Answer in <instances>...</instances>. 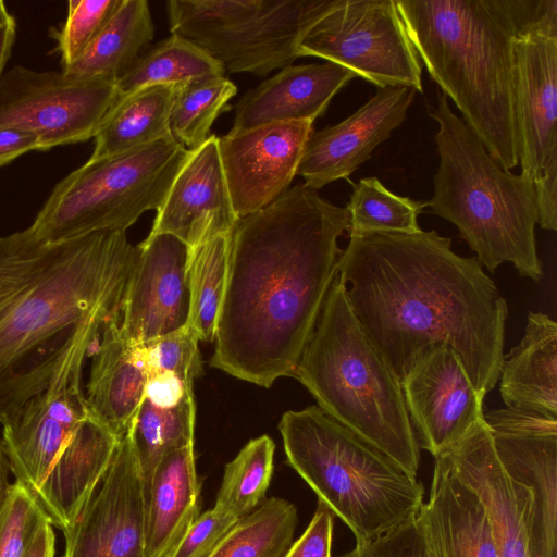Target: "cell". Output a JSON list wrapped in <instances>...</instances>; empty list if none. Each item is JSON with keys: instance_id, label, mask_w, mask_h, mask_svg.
<instances>
[{"instance_id": "cell-1", "label": "cell", "mask_w": 557, "mask_h": 557, "mask_svg": "<svg viewBox=\"0 0 557 557\" xmlns=\"http://www.w3.org/2000/svg\"><path fill=\"white\" fill-rule=\"evenodd\" d=\"M338 275L361 329L401 383L445 344L484 395L499 380L507 301L474 257L436 231L349 233Z\"/></svg>"}, {"instance_id": "cell-2", "label": "cell", "mask_w": 557, "mask_h": 557, "mask_svg": "<svg viewBox=\"0 0 557 557\" xmlns=\"http://www.w3.org/2000/svg\"><path fill=\"white\" fill-rule=\"evenodd\" d=\"M349 221L346 207L304 183L237 221L212 367L262 387L293 376L338 273L337 239Z\"/></svg>"}, {"instance_id": "cell-3", "label": "cell", "mask_w": 557, "mask_h": 557, "mask_svg": "<svg viewBox=\"0 0 557 557\" xmlns=\"http://www.w3.org/2000/svg\"><path fill=\"white\" fill-rule=\"evenodd\" d=\"M138 255L126 232L0 237V423L50 383L77 334L121 309Z\"/></svg>"}, {"instance_id": "cell-4", "label": "cell", "mask_w": 557, "mask_h": 557, "mask_svg": "<svg viewBox=\"0 0 557 557\" xmlns=\"http://www.w3.org/2000/svg\"><path fill=\"white\" fill-rule=\"evenodd\" d=\"M407 35L443 94L497 163L519 164L513 0H395Z\"/></svg>"}, {"instance_id": "cell-5", "label": "cell", "mask_w": 557, "mask_h": 557, "mask_svg": "<svg viewBox=\"0 0 557 557\" xmlns=\"http://www.w3.org/2000/svg\"><path fill=\"white\" fill-rule=\"evenodd\" d=\"M429 115L437 123L440 162L428 207L457 226L490 272L510 262L520 275L539 282L543 268L536 251L539 210L532 182L502 168L453 112L443 92L437 91Z\"/></svg>"}, {"instance_id": "cell-6", "label": "cell", "mask_w": 557, "mask_h": 557, "mask_svg": "<svg viewBox=\"0 0 557 557\" xmlns=\"http://www.w3.org/2000/svg\"><path fill=\"white\" fill-rule=\"evenodd\" d=\"M293 376L323 411L417 478L420 445L400 382L361 329L338 273Z\"/></svg>"}, {"instance_id": "cell-7", "label": "cell", "mask_w": 557, "mask_h": 557, "mask_svg": "<svg viewBox=\"0 0 557 557\" xmlns=\"http://www.w3.org/2000/svg\"><path fill=\"white\" fill-rule=\"evenodd\" d=\"M278 430L288 463L356 541L394 527L423 505L417 478L319 406L285 412Z\"/></svg>"}, {"instance_id": "cell-8", "label": "cell", "mask_w": 557, "mask_h": 557, "mask_svg": "<svg viewBox=\"0 0 557 557\" xmlns=\"http://www.w3.org/2000/svg\"><path fill=\"white\" fill-rule=\"evenodd\" d=\"M188 152L166 136L123 153L89 158L54 186L28 228L44 243L126 232L141 214L158 210Z\"/></svg>"}, {"instance_id": "cell-9", "label": "cell", "mask_w": 557, "mask_h": 557, "mask_svg": "<svg viewBox=\"0 0 557 557\" xmlns=\"http://www.w3.org/2000/svg\"><path fill=\"white\" fill-rule=\"evenodd\" d=\"M344 0H170L172 34L199 46L225 71L265 77L300 58L309 30Z\"/></svg>"}, {"instance_id": "cell-10", "label": "cell", "mask_w": 557, "mask_h": 557, "mask_svg": "<svg viewBox=\"0 0 557 557\" xmlns=\"http://www.w3.org/2000/svg\"><path fill=\"white\" fill-rule=\"evenodd\" d=\"M300 57L339 64L377 88L422 92V64L395 0H344L300 44Z\"/></svg>"}, {"instance_id": "cell-11", "label": "cell", "mask_w": 557, "mask_h": 557, "mask_svg": "<svg viewBox=\"0 0 557 557\" xmlns=\"http://www.w3.org/2000/svg\"><path fill=\"white\" fill-rule=\"evenodd\" d=\"M119 98L112 77L78 78L63 70L15 65L0 77V127L36 135L42 151L94 138Z\"/></svg>"}, {"instance_id": "cell-12", "label": "cell", "mask_w": 557, "mask_h": 557, "mask_svg": "<svg viewBox=\"0 0 557 557\" xmlns=\"http://www.w3.org/2000/svg\"><path fill=\"white\" fill-rule=\"evenodd\" d=\"M102 325H84L47 387L2 425L11 473L34 498L63 446L90 414L82 387L83 366Z\"/></svg>"}, {"instance_id": "cell-13", "label": "cell", "mask_w": 557, "mask_h": 557, "mask_svg": "<svg viewBox=\"0 0 557 557\" xmlns=\"http://www.w3.org/2000/svg\"><path fill=\"white\" fill-rule=\"evenodd\" d=\"M515 61L521 174L534 186L540 226L556 231L557 37H517Z\"/></svg>"}, {"instance_id": "cell-14", "label": "cell", "mask_w": 557, "mask_h": 557, "mask_svg": "<svg viewBox=\"0 0 557 557\" xmlns=\"http://www.w3.org/2000/svg\"><path fill=\"white\" fill-rule=\"evenodd\" d=\"M484 421L503 468L529 490V557H557V419L505 408Z\"/></svg>"}, {"instance_id": "cell-15", "label": "cell", "mask_w": 557, "mask_h": 557, "mask_svg": "<svg viewBox=\"0 0 557 557\" xmlns=\"http://www.w3.org/2000/svg\"><path fill=\"white\" fill-rule=\"evenodd\" d=\"M147 506L126 433L76 521L63 532V557H146Z\"/></svg>"}, {"instance_id": "cell-16", "label": "cell", "mask_w": 557, "mask_h": 557, "mask_svg": "<svg viewBox=\"0 0 557 557\" xmlns=\"http://www.w3.org/2000/svg\"><path fill=\"white\" fill-rule=\"evenodd\" d=\"M400 385L419 445L434 457L484 422L485 395L448 345L423 350Z\"/></svg>"}, {"instance_id": "cell-17", "label": "cell", "mask_w": 557, "mask_h": 557, "mask_svg": "<svg viewBox=\"0 0 557 557\" xmlns=\"http://www.w3.org/2000/svg\"><path fill=\"white\" fill-rule=\"evenodd\" d=\"M313 123H272L218 137L219 152L238 219L281 197L297 175Z\"/></svg>"}, {"instance_id": "cell-18", "label": "cell", "mask_w": 557, "mask_h": 557, "mask_svg": "<svg viewBox=\"0 0 557 557\" xmlns=\"http://www.w3.org/2000/svg\"><path fill=\"white\" fill-rule=\"evenodd\" d=\"M120 309V325L135 344L175 332L189 322V248L170 234L137 245Z\"/></svg>"}, {"instance_id": "cell-19", "label": "cell", "mask_w": 557, "mask_h": 557, "mask_svg": "<svg viewBox=\"0 0 557 557\" xmlns=\"http://www.w3.org/2000/svg\"><path fill=\"white\" fill-rule=\"evenodd\" d=\"M416 92L408 86L377 88L347 119L313 132L297 170L304 184L318 191L352 174L401 125Z\"/></svg>"}, {"instance_id": "cell-20", "label": "cell", "mask_w": 557, "mask_h": 557, "mask_svg": "<svg viewBox=\"0 0 557 557\" xmlns=\"http://www.w3.org/2000/svg\"><path fill=\"white\" fill-rule=\"evenodd\" d=\"M216 135L190 150L157 210L149 235L170 234L189 249L216 234L232 233L237 221Z\"/></svg>"}, {"instance_id": "cell-21", "label": "cell", "mask_w": 557, "mask_h": 557, "mask_svg": "<svg viewBox=\"0 0 557 557\" xmlns=\"http://www.w3.org/2000/svg\"><path fill=\"white\" fill-rule=\"evenodd\" d=\"M458 475L481 499L499 557H529V490L503 468L485 421L445 450Z\"/></svg>"}, {"instance_id": "cell-22", "label": "cell", "mask_w": 557, "mask_h": 557, "mask_svg": "<svg viewBox=\"0 0 557 557\" xmlns=\"http://www.w3.org/2000/svg\"><path fill=\"white\" fill-rule=\"evenodd\" d=\"M429 500L417 513L430 557H499L479 496L455 473L446 454L434 457Z\"/></svg>"}, {"instance_id": "cell-23", "label": "cell", "mask_w": 557, "mask_h": 557, "mask_svg": "<svg viewBox=\"0 0 557 557\" xmlns=\"http://www.w3.org/2000/svg\"><path fill=\"white\" fill-rule=\"evenodd\" d=\"M355 77V73L333 62L285 66L242 96L231 131L282 122L313 123Z\"/></svg>"}, {"instance_id": "cell-24", "label": "cell", "mask_w": 557, "mask_h": 557, "mask_svg": "<svg viewBox=\"0 0 557 557\" xmlns=\"http://www.w3.org/2000/svg\"><path fill=\"white\" fill-rule=\"evenodd\" d=\"M120 438L91 414L53 461L35 500L51 525L65 532L104 475Z\"/></svg>"}, {"instance_id": "cell-25", "label": "cell", "mask_w": 557, "mask_h": 557, "mask_svg": "<svg viewBox=\"0 0 557 557\" xmlns=\"http://www.w3.org/2000/svg\"><path fill=\"white\" fill-rule=\"evenodd\" d=\"M147 380L139 346L123 333L119 312L102 325L92 357L85 393L90 414L121 438L144 399Z\"/></svg>"}, {"instance_id": "cell-26", "label": "cell", "mask_w": 557, "mask_h": 557, "mask_svg": "<svg viewBox=\"0 0 557 557\" xmlns=\"http://www.w3.org/2000/svg\"><path fill=\"white\" fill-rule=\"evenodd\" d=\"M500 396L507 408L557 419V324L529 312L524 335L500 367Z\"/></svg>"}, {"instance_id": "cell-27", "label": "cell", "mask_w": 557, "mask_h": 557, "mask_svg": "<svg viewBox=\"0 0 557 557\" xmlns=\"http://www.w3.org/2000/svg\"><path fill=\"white\" fill-rule=\"evenodd\" d=\"M194 445L166 454L146 500V557H166L199 513Z\"/></svg>"}, {"instance_id": "cell-28", "label": "cell", "mask_w": 557, "mask_h": 557, "mask_svg": "<svg viewBox=\"0 0 557 557\" xmlns=\"http://www.w3.org/2000/svg\"><path fill=\"white\" fill-rule=\"evenodd\" d=\"M178 86H147L119 97L94 136L90 159L123 153L172 136L170 115Z\"/></svg>"}, {"instance_id": "cell-29", "label": "cell", "mask_w": 557, "mask_h": 557, "mask_svg": "<svg viewBox=\"0 0 557 557\" xmlns=\"http://www.w3.org/2000/svg\"><path fill=\"white\" fill-rule=\"evenodd\" d=\"M154 25L146 0H121L86 51L63 71L74 77L119 79L152 41Z\"/></svg>"}, {"instance_id": "cell-30", "label": "cell", "mask_w": 557, "mask_h": 557, "mask_svg": "<svg viewBox=\"0 0 557 557\" xmlns=\"http://www.w3.org/2000/svg\"><path fill=\"white\" fill-rule=\"evenodd\" d=\"M224 73V66L203 49L171 33L139 55L116 84L122 97L147 86L181 85Z\"/></svg>"}, {"instance_id": "cell-31", "label": "cell", "mask_w": 557, "mask_h": 557, "mask_svg": "<svg viewBox=\"0 0 557 557\" xmlns=\"http://www.w3.org/2000/svg\"><path fill=\"white\" fill-rule=\"evenodd\" d=\"M196 407L194 399L175 408H159L145 398L127 434L131 437L147 500L152 475L169 453L194 445Z\"/></svg>"}, {"instance_id": "cell-32", "label": "cell", "mask_w": 557, "mask_h": 557, "mask_svg": "<svg viewBox=\"0 0 557 557\" xmlns=\"http://www.w3.org/2000/svg\"><path fill=\"white\" fill-rule=\"evenodd\" d=\"M231 234H216L189 249L190 313L188 325L199 341L212 342L215 338L226 289Z\"/></svg>"}, {"instance_id": "cell-33", "label": "cell", "mask_w": 557, "mask_h": 557, "mask_svg": "<svg viewBox=\"0 0 557 557\" xmlns=\"http://www.w3.org/2000/svg\"><path fill=\"white\" fill-rule=\"evenodd\" d=\"M296 507L271 497L239 518L207 557H284L293 544Z\"/></svg>"}, {"instance_id": "cell-34", "label": "cell", "mask_w": 557, "mask_h": 557, "mask_svg": "<svg viewBox=\"0 0 557 557\" xmlns=\"http://www.w3.org/2000/svg\"><path fill=\"white\" fill-rule=\"evenodd\" d=\"M236 92V85L225 76L181 84L170 115L172 137L188 151L198 148Z\"/></svg>"}, {"instance_id": "cell-35", "label": "cell", "mask_w": 557, "mask_h": 557, "mask_svg": "<svg viewBox=\"0 0 557 557\" xmlns=\"http://www.w3.org/2000/svg\"><path fill=\"white\" fill-rule=\"evenodd\" d=\"M274 449L268 435L248 442L225 466L213 508L239 519L259 505L272 476Z\"/></svg>"}, {"instance_id": "cell-36", "label": "cell", "mask_w": 557, "mask_h": 557, "mask_svg": "<svg viewBox=\"0 0 557 557\" xmlns=\"http://www.w3.org/2000/svg\"><path fill=\"white\" fill-rule=\"evenodd\" d=\"M428 201L413 200L387 189L377 177H364L352 185L349 212V233L421 231L418 216Z\"/></svg>"}, {"instance_id": "cell-37", "label": "cell", "mask_w": 557, "mask_h": 557, "mask_svg": "<svg viewBox=\"0 0 557 557\" xmlns=\"http://www.w3.org/2000/svg\"><path fill=\"white\" fill-rule=\"evenodd\" d=\"M121 0H70L65 23L52 36L58 42L63 69L71 66L96 39Z\"/></svg>"}, {"instance_id": "cell-38", "label": "cell", "mask_w": 557, "mask_h": 557, "mask_svg": "<svg viewBox=\"0 0 557 557\" xmlns=\"http://www.w3.org/2000/svg\"><path fill=\"white\" fill-rule=\"evenodd\" d=\"M47 522L35 498L14 481L0 509V557H25L38 530Z\"/></svg>"}, {"instance_id": "cell-39", "label": "cell", "mask_w": 557, "mask_h": 557, "mask_svg": "<svg viewBox=\"0 0 557 557\" xmlns=\"http://www.w3.org/2000/svg\"><path fill=\"white\" fill-rule=\"evenodd\" d=\"M198 342L194 330L186 325L138 346L148 374L173 372L193 382L202 372Z\"/></svg>"}, {"instance_id": "cell-40", "label": "cell", "mask_w": 557, "mask_h": 557, "mask_svg": "<svg viewBox=\"0 0 557 557\" xmlns=\"http://www.w3.org/2000/svg\"><path fill=\"white\" fill-rule=\"evenodd\" d=\"M344 557H430L417 513L373 537L356 541Z\"/></svg>"}, {"instance_id": "cell-41", "label": "cell", "mask_w": 557, "mask_h": 557, "mask_svg": "<svg viewBox=\"0 0 557 557\" xmlns=\"http://www.w3.org/2000/svg\"><path fill=\"white\" fill-rule=\"evenodd\" d=\"M238 519L212 508L197 517L166 557H207Z\"/></svg>"}, {"instance_id": "cell-42", "label": "cell", "mask_w": 557, "mask_h": 557, "mask_svg": "<svg viewBox=\"0 0 557 557\" xmlns=\"http://www.w3.org/2000/svg\"><path fill=\"white\" fill-rule=\"evenodd\" d=\"M334 513L321 500L302 533L284 557H331Z\"/></svg>"}, {"instance_id": "cell-43", "label": "cell", "mask_w": 557, "mask_h": 557, "mask_svg": "<svg viewBox=\"0 0 557 557\" xmlns=\"http://www.w3.org/2000/svg\"><path fill=\"white\" fill-rule=\"evenodd\" d=\"M144 398L159 408H175L194 399L193 382L173 372L150 373Z\"/></svg>"}, {"instance_id": "cell-44", "label": "cell", "mask_w": 557, "mask_h": 557, "mask_svg": "<svg viewBox=\"0 0 557 557\" xmlns=\"http://www.w3.org/2000/svg\"><path fill=\"white\" fill-rule=\"evenodd\" d=\"M32 150L42 151L36 135L21 129L0 127V168Z\"/></svg>"}, {"instance_id": "cell-45", "label": "cell", "mask_w": 557, "mask_h": 557, "mask_svg": "<svg viewBox=\"0 0 557 557\" xmlns=\"http://www.w3.org/2000/svg\"><path fill=\"white\" fill-rule=\"evenodd\" d=\"M16 37V22L9 13L3 1L0 2V77L10 58Z\"/></svg>"}, {"instance_id": "cell-46", "label": "cell", "mask_w": 557, "mask_h": 557, "mask_svg": "<svg viewBox=\"0 0 557 557\" xmlns=\"http://www.w3.org/2000/svg\"><path fill=\"white\" fill-rule=\"evenodd\" d=\"M55 535L52 525L47 522L37 532L25 557H54Z\"/></svg>"}, {"instance_id": "cell-47", "label": "cell", "mask_w": 557, "mask_h": 557, "mask_svg": "<svg viewBox=\"0 0 557 557\" xmlns=\"http://www.w3.org/2000/svg\"><path fill=\"white\" fill-rule=\"evenodd\" d=\"M10 465L0 438V509L7 500L12 483L9 481Z\"/></svg>"}, {"instance_id": "cell-48", "label": "cell", "mask_w": 557, "mask_h": 557, "mask_svg": "<svg viewBox=\"0 0 557 557\" xmlns=\"http://www.w3.org/2000/svg\"><path fill=\"white\" fill-rule=\"evenodd\" d=\"M0 2H1V0H0Z\"/></svg>"}]
</instances>
